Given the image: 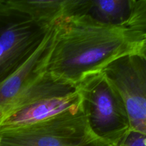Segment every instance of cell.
I'll return each mask as SVG.
<instances>
[{"label": "cell", "mask_w": 146, "mask_h": 146, "mask_svg": "<svg viewBox=\"0 0 146 146\" xmlns=\"http://www.w3.org/2000/svg\"><path fill=\"white\" fill-rule=\"evenodd\" d=\"M55 31L47 73L75 88L86 77L139 50L140 43L126 27L104 24L89 14L61 19Z\"/></svg>", "instance_id": "obj_1"}, {"label": "cell", "mask_w": 146, "mask_h": 146, "mask_svg": "<svg viewBox=\"0 0 146 146\" xmlns=\"http://www.w3.org/2000/svg\"><path fill=\"white\" fill-rule=\"evenodd\" d=\"M55 33L54 24L48 30L32 55L0 82V118L5 108L20 93L47 72Z\"/></svg>", "instance_id": "obj_5"}, {"label": "cell", "mask_w": 146, "mask_h": 146, "mask_svg": "<svg viewBox=\"0 0 146 146\" xmlns=\"http://www.w3.org/2000/svg\"><path fill=\"white\" fill-rule=\"evenodd\" d=\"M82 106V98L76 89L58 96L37 101L4 118L0 123V134L29 126Z\"/></svg>", "instance_id": "obj_6"}, {"label": "cell", "mask_w": 146, "mask_h": 146, "mask_svg": "<svg viewBox=\"0 0 146 146\" xmlns=\"http://www.w3.org/2000/svg\"><path fill=\"white\" fill-rule=\"evenodd\" d=\"M14 17H20L23 18L20 14L16 12L10 6L9 0H0V21H5V20L10 19Z\"/></svg>", "instance_id": "obj_12"}, {"label": "cell", "mask_w": 146, "mask_h": 146, "mask_svg": "<svg viewBox=\"0 0 146 146\" xmlns=\"http://www.w3.org/2000/svg\"><path fill=\"white\" fill-rule=\"evenodd\" d=\"M76 89L93 133L109 145H119L131 125L125 104L113 84L102 71L86 77Z\"/></svg>", "instance_id": "obj_2"}, {"label": "cell", "mask_w": 146, "mask_h": 146, "mask_svg": "<svg viewBox=\"0 0 146 146\" xmlns=\"http://www.w3.org/2000/svg\"><path fill=\"white\" fill-rule=\"evenodd\" d=\"M2 146H111L91 133L82 136L74 135H3Z\"/></svg>", "instance_id": "obj_8"}, {"label": "cell", "mask_w": 146, "mask_h": 146, "mask_svg": "<svg viewBox=\"0 0 146 146\" xmlns=\"http://www.w3.org/2000/svg\"><path fill=\"white\" fill-rule=\"evenodd\" d=\"M0 146H2V145H1V139H0Z\"/></svg>", "instance_id": "obj_14"}, {"label": "cell", "mask_w": 146, "mask_h": 146, "mask_svg": "<svg viewBox=\"0 0 146 146\" xmlns=\"http://www.w3.org/2000/svg\"><path fill=\"white\" fill-rule=\"evenodd\" d=\"M141 43L146 38V0H131L130 14L122 24Z\"/></svg>", "instance_id": "obj_10"}, {"label": "cell", "mask_w": 146, "mask_h": 146, "mask_svg": "<svg viewBox=\"0 0 146 146\" xmlns=\"http://www.w3.org/2000/svg\"><path fill=\"white\" fill-rule=\"evenodd\" d=\"M118 146H146V135L131 131Z\"/></svg>", "instance_id": "obj_11"}, {"label": "cell", "mask_w": 146, "mask_h": 146, "mask_svg": "<svg viewBox=\"0 0 146 146\" xmlns=\"http://www.w3.org/2000/svg\"><path fill=\"white\" fill-rule=\"evenodd\" d=\"M131 9V0H91L88 14L101 22L122 25Z\"/></svg>", "instance_id": "obj_9"}, {"label": "cell", "mask_w": 146, "mask_h": 146, "mask_svg": "<svg viewBox=\"0 0 146 146\" xmlns=\"http://www.w3.org/2000/svg\"><path fill=\"white\" fill-rule=\"evenodd\" d=\"M121 96L131 131L146 135V60L139 52L115 60L103 71Z\"/></svg>", "instance_id": "obj_3"}, {"label": "cell", "mask_w": 146, "mask_h": 146, "mask_svg": "<svg viewBox=\"0 0 146 146\" xmlns=\"http://www.w3.org/2000/svg\"><path fill=\"white\" fill-rule=\"evenodd\" d=\"M138 52L143 56L144 58L146 60V38H144L141 43H140V46Z\"/></svg>", "instance_id": "obj_13"}, {"label": "cell", "mask_w": 146, "mask_h": 146, "mask_svg": "<svg viewBox=\"0 0 146 146\" xmlns=\"http://www.w3.org/2000/svg\"><path fill=\"white\" fill-rule=\"evenodd\" d=\"M51 27L20 19L0 31V82L32 55Z\"/></svg>", "instance_id": "obj_4"}, {"label": "cell", "mask_w": 146, "mask_h": 146, "mask_svg": "<svg viewBox=\"0 0 146 146\" xmlns=\"http://www.w3.org/2000/svg\"><path fill=\"white\" fill-rule=\"evenodd\" d=\"M13 10L40 27L49 28L68 16L88 14L91 0H9Z\"/></svg>", "instance_id": "obj_7"}]
</instances>
